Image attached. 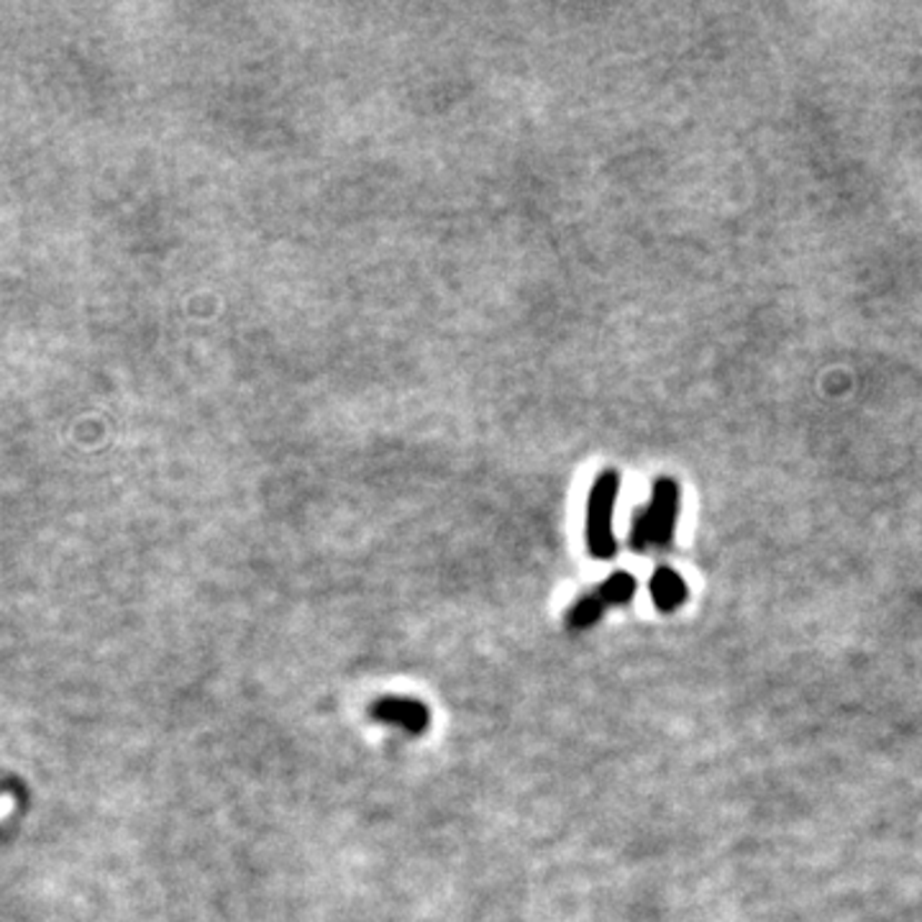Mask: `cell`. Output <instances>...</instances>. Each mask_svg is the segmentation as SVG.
<instances>
[{
    "label": "cell",
    "mask_w": 922,
    "mask_h": 922,
    "mask_svg": "<svg viewBox=\"0 0 922 922\" xmlns=\"http://www.w3.org/2000/svg\"><path fill=\"white\" fill-rule=\"evenodd\" d=\"M679 508H682V490H679V484L672 477H659L653 482L649 505L635 510L628 547L635 553L672 547L679 523Z\"/></svg>",
    "instance_id": "1"
},
{
    "label": "cell",
    "mask_w": 922,
    "mask_h": 922,
    "mask_svg": "<svg viewBox=\"0 0 922 922\" xmlns=\"http://www.w3.org/2000/svg\"><path fill=\"white\" fill-rule=\"evenodd\" d=\"M620 492V474L615 469H605L592 482L590 498H587L584 539L587 551L592 559L610 561L618 553V539L613 533V513Z\"/></svg>",
    "instance_id": "2"
},
{
    "label": "cell",
    "mask_w": 922,
    "mask_h": 922,
    "mask_svg": "<svg viewBox=\"0 0 922 922\" xmlns=\"http://www.w3.org/2000/svg\"><path fill=\"white\" fill-rule=\"evenodd\" d=\"M369 715L377 723L392 725L408 735H423L431 728V712L421 700L402 698V694H384V698L374 700L369 708Z\"/></svg>",
    "instance_id": "3"
},
{
    "label": "cell",
    "mask_w": 922,
    "mask_h": 922,
    "mask_svg": "<svg viewBox=\"0 0 922 922\" xmlns=\"http://www.w3.org/2000/svg\"><path fill=\"white\" fill-rule=\"evenodd\" d=\"M649 592H651L653 605H657V610H661V613H674V610L684 605L687 594H690L682 574L669 567H659L657 572L651 574Z\"/></svg>",
    "instance_id": "4"
},
{
    "label": "cell",
    "mask_w": 922,
    "mask_h": 922,
    "mask_svg": "<svg viewBox=\"0 0 922 922\" xmlns=\"http://www.w3.org/2000/svg\"><path fill=\"white\" fill-rule=\"evenodd\" d=\"M605 610H608V605L600 600V594L592 590V592L582 594V598L567 610L564 623H567L569 631H574V633L590 631V628H594L600 623L602 615H605Z\"/></svg>",
    "instance_id": "5"
},
{
    "label": "cell",
    "mask_w": 922,
    "mask_h": 922,
    "mask_svg": "<svg viewBox=\"0 0 922 922\" xmlns=\"http://www.w3.org/2000/svg\"><path fill=\"white\" fill-rule=\"evenodd\" d=\"M635 590H639V582H635V577L631 572H615L594 592L600 594V600L605 602L608 608H623L635 598Z\"/></svg>",
    "instance_id": "6"
},
{
    "label": "cell",
    "mask_w": 922,
    "mask_h": 922,
    "mask_svg": "<svg viewBox=\"0 0 922 922\" xmlns=\"http://www.w3.org/2000/svg\"><path fill=\"white\" fill-rule=\"evenodd\" d=\"M11 810V794H0V818Z\"/></svg>",
    "instance_id": "7"
}]
</instances>
